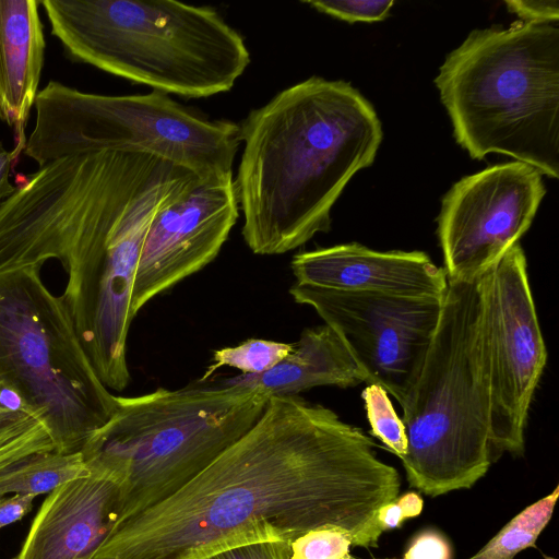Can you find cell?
Segmentation results:
<instances>
[{
  "label": "cell",
  "instance_id": "1",
  "mask_svg": "<svg viewBox=\"0 0 559 559\" xmlns=\"http://www.w3.org/2000/svg\"><path fill=\"white\" fill-rule=\"evenodd\" d=\"M374 447L325 406L271 396L249 431L176 493L119 520L92 559H200L322 527L376 547L377 513L401 479Z\"/></svg>",
  "mask_w": 559,
  "mask_h": 559
},
{
  "label": "cell",
  "instance_id": "12",
  "mask_svg": "<svg viewBox=\"0 0 559 559\" xmlns=\"http://www.w3.org/2000/svg\"><path fill=\"white\" fill-rule=\"evenodd\" d=\"M545 192L542 174L516 160L456 182L438 218L448 281H469L491 267L530 228Z\"/></svg>",
  "mask_w": 559,
  "mask_h": 559
},
{
  "label": "cell",
  "instance_id": "8",
  "mask_svg": "<svg viewBox=\"0 0 559 559\" xmlns=\"http://www.w3.org/2000/svg\"><path fill=\"white\" fill-rule=\"evenodd\" d=\"M24 154L38 167L99 151L145 153L201 179L233 174L239 126L204 119L167 94L103 95L49 81L39 90Z\"/></svg>",
  "mask_w": 559,
  "mask_h": 559
},
{
  "label": "cell",
  "instance_id": "23",
  "mask_svg": "<svg viewBox=\"0 0 559 559\" xmlns=\"http://www.w3.org/2000/svg\"><path fill=\"white\" fill-rule=\"evenodd\" d=\"M302 3L310 5L319 12L350 23L384 20L394 5L392 0H307L302 1Z\"/></svg>",
  "mask_w": 559,
  "mask_h": 559
},
{
  "label": "cell",
  "instance_id": "27",
  "mask_svg": "<svg viewBox=\"0 0 559 559\" xmlns=\"http://www.w3.org/2000/svg\"><path fill=\"white\" fill-rule=\"evenodd\" d=\"M506 4L525 23L548 24L559 19L558 0H508Z\"/></svg>",
  "mask_w": 559,
  "mask_h": 559
},
{
  "label": "cell",
  "instance_id": "29",
  "mask_svg": "<svg viewBox=\"0 0 559 559\" xmlns=\"http://www.w3.org/2000/svg\"><path fill=\"white\" fill-rule=\"evenodd\" d=\"M23 147V145L17 144L13 151H9L0 142V203L11 195L16 188L11 183L10 177L13 165Z\"/></svg>",
  "mask_w": 559,
  "mask_h": 559
},
{
  "label": "cell",
  "instance_id": "24",
  "mask_svg": "<svg viewBox=\"0 0 559 559\" xmlns=\"http://www.w3.org/2000/svg\"><path fill=\"white\" fill-rule=\"evenodd\" d=\"M424 501L419 493L408 491L383 504L377 513V524L382 533L401 527L409 518L418 516Z\"/></svg>",
  "mask_w": 559,
  "mask_h": 559
},
{
  "label": "cell",
  "instance_id": "26",
  "mask_svg": "<svg viewBox=\"0 0 559 559\" xmlns=\"http://www.w3.org/2000/svg\"><path fill=\"white\" fill-rule=\"evenodd\" d=\"M287 542H260L227 548L200 559H289Z\"/></svg>",
  "mask_w": 559,
  "mask_h": 559
},
{
  "label": "cell",
  "instance_id": "22",
  "mask_svg": "<svg viewBox=\"0 0 559 559\" xmlns=\"http://www.w3.org/2000/svg\"><path fill=\"white\" fill-rule=\"evenodd\" d=\"M352 537L337 527L309 531L289 543V559H350Z\"/></svg>",
  "mask_w": 559,
  "mask_h": 559
},
{
  "label": "cell",
  "instance_id": "14",
  "mask_svg": "<svg viewBox=\"0 0 559 559\" xmlns=\"http://www.w3.org/2000/svg\"><path fill=\"white\" fill-rule=\"evenodd\" d=\"M290 266L296 283L344 292L443 299L449 283L425 252H383L355 242L298 252Z\"/></svg>",
  "mask_w": 559,
  "mask_h": 559
},
{
  "label": "cell",
  "instance_id": "4",
  "mask_svg": "<svg viewBox=\"0 0 559 559\" xmlns=\"http://www.w3.org/2000/svg\"><path fill=\"white\" fill-rule=\"evenodd\" d=\"M456 142L559 177V28L515 23L473 31L435 79Z\"/></svg>",
  "mask_w": 559,
  "mask_h": 559
},
{
  "label": "cell",
  "instance_id": "20",
  "mask_svg": "<svg viewBox=\"0 0 559 559\" xmlns=\"http://www.w3.org/2000/svg\"><path fill=\"white\" fill-rule=\"evenodd\" d=\"M293 350V344L262 338H249L236 346L213 353L212 364L199 380L204 383L218 369L231 367L242 374H261L282 361Z\"/></svg>",
  "mask_w": 559,
  "mask_h": 559
},
{
  "label": "cell",
  "instance_id": "15",
  "mask_svg": "<svg viewBox=\"0 0 559 559\" xmlns=\"http://www.w3.org/2000/svg\"><path fill=\"white\" fill-rule=\"evenodd\" d=\"M120 518V484L90 471L49 492L15 559H92Z\"/></svg>",
  "mask_w": 559,
  "mask_h": 559
},
{
  "label": "cell",
  "instance_id": "9",
  "mask_svg": "<svg viewBox=\"0 0 559 559\" xmlns=\"http://www.w3.org/2000/svg\"><path fill=\"white\" fill-rule=\"evenodd\" d=\"M162 159L99 151L45 164L0 203V273L61 263Z\"/></svg>",
  "mask_w": 559,
  "mask_h": 559
},
{
  "label": "cell",
  "instance_id": "6",
  "mask_svg": "<svg viewBox=\"0 0 559 559\" xmlns=\"http://www.w3.org/2000/svg\"><path fill=\"white\" fill-rule=\"evenodd\" d=\"M270 395L245 385L158 388L116 396L81 451L90 471L121 487V519L176 493L258 421Z\"/></svg>",
  "mask_w": 559,
  "mask_h": 559
},
{
  "label": "cell",
  "instance_id": "17",
  "mask_svg": "<svg viewBox=\"0 0 559 559\" xmlns=\"http://www.w3.org/2000/svg\"><path fill=\"white\" fill-rule=\"evenodd\" d=\"M366 382L347 347L328 324L308 328L293 350L261 374H240L223 382L261 389L270 396L298 395L321 385L355 386Z\"/></svg>",
  "mask_w": 559,
  "mask_h": 559
},
{
  "label": "cell",
  "instance_id": "21",
  "mask_svg": "<svg viewBox=\"0 0 559 559\" xmlns=\"http://www.w3.org/2000/svg\"><path fill=\"white\" fill-rule=\"evenodd\" d=\"M371 435L400 459L407 450V439L402 419L396 414L388 392L378 384H368L362 393Z\"/></svg>",
  "mask_w": 559,
  "mask_h": 559
},
{
  "label": "cell",
  "instance_id": "10",
  "mask_svg": "<svg viewBox=\"0 0 559 559\" xmlns=\"http://www.w3.org/2000/svg\"><path fill=\"white\" fill-rule=\"evenodd\" d=\"M289 294L310 306L341 337L368 384L400 405L416 383L443 299L344 292L295 283Z\"/></svg>",
  "mask_w": 559,
  "mask_h": 559
},
{
  "label": "cell",
  "instance_id": "13",
  "mask_svg": "<svg viewBox=\"0 0 559 559\" xmlns=\"http://www.w3.org/2000/svg\"><path fill=\"white\" fill-rule=\"evenodd\" d=\"M239 216L233 174L200 179L164 206L146 234L132 289L134 319L151 299L212 262Z\"/></svg>",
  "mask_w": 559,
  "mask_h": 559
},
{
  "label": "cell",
  "instance_id": "19",
  "mask_svg": "<svg viewBox=\"0 0 559 559\" xmlns=\"http://www.w3.org/2000/svg\"><path fill=\"white\" fill-rule=\"evenodd\" d=\"M558 495L559 486H556L552 492L516 514L468 559H513L520 551L533 547L552 516Z\"/></svg>",
  "mask_w": 559,
  "mask_h": 559
},
{
  "label": "cell",
  "instance_id": "2",
  "mask_svg": "<svg viewBox=\"0 0 559 559\" xmlns=\"http://www.w3.org/2000/svg\"><path fill=\"white\" fill-rule=\"evenodd\" d=\"M239 136L242 237L253 253L272 255L330 230L335 201L372 164L382 128L349 83L311 76L252 109Z\"/></svg>",
  "mask_w": 559,
  "mask_h": 559
},
{
  "label": "cell",
  "instance_id": "3",
  "mask_svg": "<svg viewBox=\"0 0 559 559\" xmlns=\"http://www.w3.org/2000/svg\"><path fill=\"white\" fill-rule=\"evenodd\" d=\"M72 59L153 91L210 97L250 63L243 37L214 8L174 0H43Z\"/></svg>",
  "mask_w": 559,
  "mask_h": 559
},
{
  "label": "cell",
  "instance_id": "7",
  "mask_svg": "<svg viewBox=\"0 0 559 559\" xmlns=\"http://www.w3.org/2000/svg\"><path fill=\"white\" fill-rule=\"evenodd\" d=\"M41 267L0 273V384L44 421L61 454L80 453L116 408L61 295Z\"/></svg>",
  "mask_w": 559,
  "mask_h": 559
},
{
  "label": "cell",
  "instance_id": "28",
  "mask_svg": "<svg viewBox=\"0 0 559 559\" xmlns=\"http://www.w3.org/2000/svg\"><path fill=\"white\" fill-rule=\"evenodd\" d=\"M34 498V496L27 495L0 497V528L26 515L33 508Z\"/></svg>",
  "mask_w": 559,
  "mask_h": 559
},
{
  "label": "cell",
  "instance_id": "18",
  "mask_svg": "<svg viewBox=\"0 0 559 559\" xmlns=\"http://www.w3.org/2000/svg\"><path fill=\"white\" fill-rule=\"evenodd\" d=\"M88 473L81 452L34 453L0 468V497L11 495L36 497Z\"/></svg>",
  "mask_w": 559,
  "mask_h": 559
},
{
  "label": "cell",
  "instance_id": "16",
  "mask_svg": "<svg viewBox=\"0 0 559 559\" xmlns=\"http://www.w3.org/2000/svg\"><path fill=\"white\" fill-rule=\"evenodd\" d=\"M36 0H0V118L24 146V127L39 92L45 35Z\"/></svg>",
  "mask_w": 559,
  "mask_h": 559
},
{
  "label": "cell",
  "instance_id": "11",
  "mask_svg": "<svg viewBox=\"0 0 559 559\" xmlns=\"http://www.w3.org/2000/svg\"><path fill=\"white\" fill-rule=\"evenodd\" d=\"M485 322L491 393L490 455H521L531 403L547 350L519 243L485 273Z\"/></svg>",
  "mask_w": 559,
  "mask_h": 559
},
{
  "label": "cell",
  "instance_id": "25",
  "mask_svg": "<svg viewBox=\"0 0 559 559\" xmlns=\"http://www.w3.org/2000/svg\"><path fill=\"white\" fill-rule=\"evenodd\" d=\"M402 559H453V550L442 533L425 530L411 539Z\"/></svg>",
  "mask_w": 559,
  "mask_h": 559
},
{
  "label": "cell",
  "instance_id": "32",
  "mask_svg": "<svg viewBox=\"0 0 559 559\" xmlns=\"http://www.w3.org/2000/svg\"><path fill=\"white\" fill-rule=\"evenodd\" d=\"M1 411H2V408H1V406H0V414H1Z\"/></svg>",
  "mask_w": 559,
  "mask_h": 559
},
{
  "label": "cell",
  "instance_id": "31",
  "mask_svg": "<svg viewBox=\"0 0 559 559\" xmlns=\"http://www.w3.org/2000/svg\"><path fill=\"white\" fill-rule=\"evenodd\" d=\"M544 557H545V559H555V558H551V557H547V556H544Z\"/></svg>",
  "mask_w": 559,
  "mask_h": 559
},
{
  "label": "cell",
  "instance_id": "30",
  "mask_svg": "<svg viewBox=\"0 0 559 559\" xmlns=\"http://www.w3.org/2000/svg\"><path fill=\"white\" fill-rule=\"evenodd\" d=\"M350 559H359V558L352 557ZM386 559H397V558H386Z\"/></svg>",
  "mask_w": 559,
  "mask_h": 559
},
{
  "label": "cell",
  "instance_id": "5",
  "mask_svg": "<svg viewBox=\"0 0 559 559\" xmlns=\"http://www.w3.org/2000/svg\"><path fill=\"white\" fill-rule=\"evenodd\" d=\"M485 273L448 281L424 366L401 405V461L409 486L430 497L469 489L492 463Z\"/></svg>",
  "mask_w": 559,
  "mask_h": 559
}]
</instances>
